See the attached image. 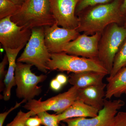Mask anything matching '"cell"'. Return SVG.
Masks as SVG:
<instances>
[{"label":"cell","mask_w":126,"mask_h":126,"mask_svg":"<svg viewBox=\"0 0 126 126\" xmlns=\"http://www.w3.org/2000/svg\"><path fill=\"white\" fill-rule=\"evenodd\" d=\"M122 1L113 0L86 9L78 16L79 23L77 30L90 35L102 33L111 24L123 25L125 18L121 11Z\"/></svg>","instance_id":"obj_1"},{"label":"cell","mask_w":126,"mask_h":126,"mask_svg":"<svg viewBox=\"0 0 126 126\" xmlns=\"http://www.w3.org/2000/svg\"><path fill=\"white\" fill-rule=\"evenodd\" d=\"M11 19L23 29L30 30L51 26L55 23L49 0H26Z\"/></svg>","instance_id":"obj_2"},{"label":"cell","mask_w":126,"mask_h":126,"mask_svg":"<svg viewBox=\"0 0 126 126\" xmlns=\"http://www.w3.org/2000/svg\"><path fill=\"white\" fill-rule=\"evenodd\" d=\"M51 56L46 45L44 27H37L32 29L30 38L17 62L34 65L39 71L46 73L49 70L47 63Z\"/></svg>","instance_id":"obj_3"},{"label":"cell","mask_w":126,"mask_h":126,"mask_svg":"<svg viewBox=\"0 0 126 126\" xmlns=\"http://www.w3.org/2000/svg\"><path fill=\"white\" fill-rule=\"evenodd\" d=\"M126 39V28L116 23L111 24L102 32L98 47V59L110 74L115 56Z\"/></svg>","instance_id":"obj_4"},{"label":"cell","mask_w":126,"mask_h":126,"mask_svg":"<svg viewBox=\"0 0 126 126\" xmlns=\"http://www.w3.org/2000/svg\"><path fill=\"white\" fill-rule=\"evenodd\" d=\"M47 66L49 70L67 71L72 73L92 71L109 74L98 58H87L64 52L51 53V59L48 62Z\"/></svg>","instance_id":"obj_5"},{"label":"cell","mask_w":126,"mask_h":126,"mask_svg":"<svg viewBox=\"0 0 126 126\" xmlns=\"http://www.w3.org/2000/svg\"><path fill=\"white\" fill-rule=\"evenodd\" d=\"M32 66L29 64L16 62L15 72L16 96L27 102L40 94L42 89L38 84L47 78L46 75H37L32 72Z\"/></svg>","instance_id":"obj_6"},{"label":"cell","mask_w":126,"mask_h":126,"mask_svg":"<svg viewBox=\"0 0 126 126\" xmlns=\"http://www.w3.org/2000/svg\"><path fill=\"white\" fill-rule=\"evenodd\" d=\"M79 89L73 86L67 92L60 94L44 101L32 99L27 101L24 108L32 111L33 116L44 111H53L59 114L64 111L77 100Z\"/></svg>","instance_id":"obj_7"},{"label":"cell","mask_w":126,"mask_h":126,"mask_svg":"<svg viewBox=\"0 0 126 126\" xmlns=\"http://www.w3.org/2000/svg\"><path fill=\"white\" fill-rule=\"evenodd\" d=\"M125 105L121 99L111 101L105 99L103 108L94 117H76L63 121L67 124L63 126H109L118 111Z\"/></svg>","instance_id":"obj_8"},{"label":"cell","mask_w":126,"mask_h":126,"mask_svg":"<svg viewBox=\"0 0 126 126\" xmlns=\"http://www.w3.org/2000/svg\"><path fill=\"white\" fill-rule=\"evenodd\" d=\"M11 16L0 20V42L3 47L15 49L25 46L30 38L32 30L18 25L11 20Z\"/></svg>","instance_id":"obj_9"},{"label":"cell","mask_w":126,"mask_h":126,"mask_svg":"<svg viewBox=\"0 0 126 126\" xmlns=\"http://www.w3.org/2000/svg\"><path fill=\"white\" fill-rule=\"evenodd\" d=\"M79 0H49L50 11L59 26L77 30L79 19L75 10Z\"/></svg>","instance_id":"obj_10"},{"label":"cell","mask_w":126,"mask_h":126,"mask_svg":"<svg viewBox=\"0 0 126 126\" xmlns=\"http://www.w3.org/2000/svg\"><path fill=\"white\" fill-rule=\"evenodd\" d=\"M101 33H96L90 35L80 34L77 38L64 46L63 52L87 58H96Z\"/></svg>","instance_id":"obj_11"},{"label":"cell","mask_w":126,"mask_h":126,"mask_svg":"<svg viewBox=\"0 0 126 126\" xmlns=\"http://www.w3.org/2000/svg\"><path fill=\"white\" fill-rule=\"evenodd\" d=\"M44 28L46 45L50 53L63 52L64 46L80 34L76 30L60 27L55 23Z\"/></svg>","instance_id":"obj_12"},{"label":"cell","mask_w":126,"mask_h":126,"mask_svg":"<svg viewBox=\"0 0 126 126\" xmlns=\"http://www.w3.org/2000/svg\"><path fill=\"white\" fill-rule=\"evenodd\" d=\"M105 83L79 89L77 93V100L98 109L99 111L103 108L106 95Z\"/></svg>","instance_id":"obj_13"},{"label":"cell","mask_w":126,"mask_h":126,"mask_svg":"<svg viewBox=\"0 0 126 126\" xmlns=\"http://www.w3.org/2000/svg\"><path fill=\"white\" fill-rule=\"evenodd\" d=\"M24 47V46H21L15 49L3 47L9 62L8 70L4 80L5 88L3 98L5 101H8L10 99L12 88L16 85L15 79V72L16 64V60L18 53Z\"/></svg>","instance_id":"obj_14"},{"label":"cell","mask_w":126,"mask_h":126,"mask_svg":"<svg viewBox=\"0 0 126 126\" xmlns=\"http://www.w3.org/2000/svg\"><path fill=\"white\" fill-rule=\"evenodd\" d=\"M99 111L80 100H77L64 111L57 115L60 123L68 118L95 117L98 115Z\"/></svg>","instance_id":"obj_15"},{"label":"cell","mask_w":126,"mask_h":126,"mask_svg":"<svg viewBox=\"0 0 126 126\" xmlns=\"http://www.w3.org/2000/svg\"><path fill=\"white\" fill-rule=\"evenodd\" d=\"M108 75L101 72L89 71L72 73L69 82L70 84L79 89L103 83L104 78Z\"/></svg>","instance_id":"obj_16"},{"label":"cell","mask_w":126,"mask_h":126,"mask_svg":"<svg viewBox=\"0 0 126 126\" xmlns=\"http://www.w3.org/2000/svg\"><path fill=\"white\" fill-rule=\"evenodd\" d=\"M105 99L119 97L126 92V67L121 69L111 78H107Z\"/></svg>","instance_id":"obj_17"},{"label":"cell","mask_w":126,"mask_h":126,"mask_svg":"<svg viewBox=\"0 0 126 126\" xmlns=\"http://www.w3.org/2000/svg\"><path fill=\"white\" fill-rule=\"evenodd\" d=\"M126 67V39L119 48L114 59L109 78H111L121 69Z\"/></svg>","instance_id":"obj_18"},{"label":"cell","mask_w":126,"mask_h":126,"mask_svg":"<svg viewBox=\"0 0 126 126\" xmlns=\"http://www.w3.org/2000/svg\"><path fill=\"white\" fill-rule=\"evenodd\" d=\"M20 7L10 0H0V19L14 15Z\"/></svg>","instance_id":"obj_19"},{"label":"cell","mask_w":126,"mask_h":126,"mask_svg":"<svg viewBox=\"0 0 126 126\" xmlns=\"http://www.w3.org/2000/svg\"><path fill=\"white\" fill-rule=\"evenodd\" d=\"M113 0H79L75 10V15L79 14L89 7L102 4H107Z\"/></svg>","instance_id":"obj_20"},{"label":"cell","mask_w":126,"mask_h":126,"mask_svg":"<svg viewBox=\"0 0 126 126\" xmlns=\"http://www.w3.org/2000/svg\"><path fill=\"white\" fill-rule=\"evenodd\" d=\"M36 115L40 118L43 126H60L57 114H50L46 111H44L38 113Z\"/></svg>","instance_id":"obj_21"},{"label":"cell","mask_w":126,"mask_h":126,"mask_svg":"<svg viewBox=\"0 0 126 126\" xmlns=\"http://www.w3.org/2000/svg\"><path fill=\"white\" fill-rule=\"evenodd\" d=\"M32 116V111H29L28 112H24L20 110L13 121L7 124L6 126H25V124L26 120Z\"/></svg>","instance_id":"obj_22"},{"label":"cell","mask_w":126,"mask_h":126,"mask_svg":"<svg viewBox=\"0 0 126 126\" xmlns=\"http://www.w3.org/2000/svg\"><path fill=\"white\" fill-rule=\"evenodd\" d=\"M8 58L6 54L5 55L2 61L0 63V92L4 91L5 86L4 80L7 74V71L5 70L6 66L8 64Z\"/></svg>","instance_id":"obj_23"},{"label":"cell","mask_w":126,"mask_h":126,"mask_svg":"<svg viewBox=\"0 0 126 126\" xmlns=\"http://www.w3.org/2000/svg\"><path fill=\"white\" fill-rule=\"evenodd\" d=\"M109 126H126V112H118Z\"/></svg>","instance_id":"obj_24"},{"label":"cell","mask_w":126,"mask_h":126,"mask_svg":"<svg viewBox=\"0 0 126 126\" xmlns=\"http://www.w3.org/2000/svg\"><path fill=\"white\" fill-rule=\"evenodd\" d=\"M26 101L25 99H23V101H21L20 102L18 103L16 102V105L14 107H12L8 111L2 113L0 114V126H3V124L6 118L7 117V116L9 115L11 112L13 110H15L16 109L18 108L21 106L22 104L26 102Z\"/></svg>","instance_id":"obj_25"},{"label":"cell","mask_w":126,"mask_h":126,"mask_svg":"<svg viewBox=\"0 0 126 126\" xmlns=\"http://www.w3.org/2000/svg\"><path fill=\"white\" fill-rule=\"evenodd\" d=\"M25 126H41L42 125L41 120L37 116L34 117H30L26 120Z\"/></svg>","instance_id":"obj_26"},{"label":"cell","mask_w":126,"mask_h":126,"mask_svg":"<svg viewBox=\"0 0 126 126\" xmlns=\"http://www.w3.org/2000/svg\"><path fill=\"white\" fill-rule=\"evenodd\" d=\"M50 86L52 90L56 92L60 90L63 86L55 78L53 79L51 81Z\"/></svg>","instance_id":"obj_27"},{"label":"cell","mask_w":126,"mask_h":126,"mask_svg":"<svg viewBox=\"0 0 126 126\" xmlns=\"http://www.w3.org/2000/svg\"><path fill=\"white\" fill-rule=\"evenodd\" d=\"M55 79L61 83L62 86L65 85L68 81V78L65 75L60 74L56 76Z\"/></svg>","instance_id":"obj_28"},{"label":"cell","mask_w":126,"mask_h":126,"mask_svg":"<svg viewBox=\"0 0 126 126\" xmlns=\"http://www.w3.org/2000/svg\"><path fill=\"white\" fill-rule=\"evenodd\" d=\"M121 11L123 15L126 17V0H123L121 6Z\"/></svg>","instance_id":"obj_29"},{"label":"cell","mask_w":126,"mask_h":126,"mask_svg":"<svg viewBox=\"0 0 126 126\" xmlns=\"http://www.w3.org/2000/svg\"><path fill=\"white\" fill-rule=\"evenodd\" d=\"M16 4L21 6L26 0H10Z\"/></svg>","instance_id":"obj_30"},{"label":"cell","mask_w":126,"mask_h":126,"mask_svg":"<svg viewBox=\"0 0 126 126\" xmlns=\"http://www.w3.org/2000/svg\"><path fill=\"white\" fill-rule=\"evenodd\" d=\"M123 26H124V27H125V28H126V18H125L124 23H123Z\"/></svg>","instance_id":"obj_31"},{"label":"cell","mask_w":126,"mask_h":126,"mask_svg":"<svg viewBox=\"0 0 126 126\" xmlns=\"http://www.w3.org/2000/svg\"><path fill=\"white\" fill-rule=\"evenodd\" d=\"M125 94H126V93H125Z\"/></svg>","instance_id":"obj_32"}]
</instances>
